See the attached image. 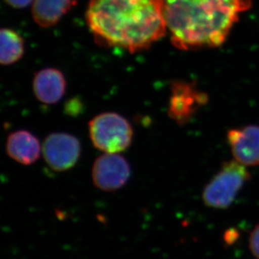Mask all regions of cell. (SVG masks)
Returning a JSON list of instances; mask_svg holds the SVG:
<instances>
[{
  "label": "cell",
  "instance_id": "obj_2",
  "mask_svg": "<svg viewBox=\"0 0 259 259\" xmlns=\"http://www.w3.org/2000/svg\"><path fill=\"white\" fill-rule=\"evenodd\" d=\"M251 0H164L172 44L180 50L218 47L225 41Z\"/></svg>",
  "mask_w": 259,
  "mask_h": 259
},
{
  "label": "cell",
  "instance_id": "obj_11",
  "mask_svg": "<svg viewBox=\"0 0 259 259\" xmlns=\"http://www.w3.org/2000/svg\"><path fill=\"white\" fill-rule=\"evenodd\" d=\"M75 4V0H34L33 19L40 27H51L57 25Z\"/></svg>",
  "mask_w": 259,
  "mask_h": 259
},
{
  "label": "cell",
  "instance_id": "obj_12",
  "mask_svg": "<svg viewBox=\"0 0 259 259\" xmlns=\"http://www.w3.org/2000/svg\"><path fill=\"white\" fill-rule=\"evenodd\" d=\"M0 62L11 65L20 61L25 53V43L20 34L10 28H3L0 31Z\"/></svg>",
  "mask_w": 259,
  "mask_h": 259
},
{
  "label": "cell",
  "instance_id": "obj_14",
  "mask_svg": "<svg viewBox=\"0 0 259 259\" xmlns=\"http://www.w3.org/2000/svg\"><path fill=\"white\" fill-rule=\"evenodd\" d=\"M7 5L15 9H24L29 6L34 0H5Z\"/></svg>",
  "mask_w": 259,
  "mask_h": 259
},
{
  "label": "cell",
  "instance_id": "obj_9",
  "mask_svg": "<svg viewBox=\"0 0 259 259\" xmlns=\"http://www.w3.org/2000/svg\"><path fill=\"white\" fill-rule=\"evenodd\" d=\"M66 82L61 71L45 68L34 75L33 90L37 99L45 104H55L63 98Z\"/></svg>",
  "mask_w": 259,
  "mask_h": 259
},
{
  "label": "cell",
  "instance_id": "obj_1",
  "mask_svg": "<svg viewBox=\"0 0 259 259\" xmlns=\"http://www.w3.org/2000/svg\"><path fill=\"white\" fill-rule=\"evenodd\" d=\"M163 5L164 0H91L87 22L99 44L134 53L166 34Z\"/></svg>",
  "mask_w": 259,
  "mask_h": 259
},
{
  "label": "cell",
  "instance_id": "obj_4",
  "mask_svg": "<svg viewBox=\"0 0 259 259\" xmlns=\"http://www.w3.org/2000/svg\"><path fill=\"white\" fill-rule=\"evenodd\" d=\"M251 176L247 168L236 160L225 162L203 190V202L208 207L226 209L232 205Z\"/></svg>",
  "mask_w": 259,
  "mask_h": 259
},
{
  "label": "cell",
  "instance_id": "obj_5",
  "mask_svg": "<svg viewBox=\"0 0 259 259\" xmlns=\"http://www.w3.org/2000/svg\"><path fill=\"white\" fill-rule=\"evenodd\" d=\"M42 154L48 166L55 171L68 170L76 164L81 155L78 139L66 133H53L42 145Z\"/></svg>",
  "mask_w": 259,
  "mask_h": 259
},
{
  "label": "cell",
  "instance_id": "obj_7",
  "mask_svg": "<svg viewBox=\"0 0 259 259\" xmlns=\"http://www.w3.org/2000/svg\"><path fill=\"white\" fill-rule=\"evenodd\" d=\"M207 101V95L196 90L191 84L175 81L171 86L168 114L179 125L186 124Z\"/></svg>",
  "mask_w": 259,
  "mask_h": 259
},
{
  "label": "cell",
  "instance_id": "obj_13",
  "mask_svg": "<svg viewBox=\"0 0 259 259\" xmlns=\"http://www.w3.org/2000/svg\"><path fill=\"white\" fill-rule=\"evenodd\" d=\"M249 249L259 259V224L255 227L249 237Z\"/></svg>",
  "mask_w": 259,
  "mask_h": 259
},
{
  "label": "cell",
  "instance_id": "obj_8",
  "mask_svg": "<svg viewBox=\"0 0 259 259\" xmlns=\"http://www.w3.org/2000/svg\"><path fill=\"white\" fill-rule=\"evenodd\" d=\"M228 141L236 161L244 166L259 165V126L247 125L229 130Z\"/></svg>",
  "mask_w": 259,
  "mask_h": 259
},
{
  "label": "cell",
  "instance_id": "obj_10",
  "mask_svg": "<svg viewBox=\"0 0 259 259\" xmlns=\"http://www.w3.org/2000/svg\"><path fill=\"white\" fill-rule=\"evenodd\" d=\"M6 151L15 161L30 165L39 159L41 146L33 134L27 130H18L8 136Z\"/></svg>",
  "mask_w": 259,
  "mask_h": 259
},
{
  "label": "cell",
  "instance_id": "obj_3",
  "mask_svg": "<svg viewBox=\"0 0 259 259\" xmlns=\"http://www.w3.org/2000/svg\"><path fill=\"white\" fill-rule=\"evenodd\" d=\"M88 127L94 147L106 154L125 151L132 144V125L118 113H100L91 120Z\"/></svg>",
  "mask_w": 259,
  "mask_h": 259
},
{
  "label": "cell",
  "instance_id": "obj_6",
  "mask_svg": "<svg viewBox=\"0 0 259 259\" xmlns=\"http://www.w3.org/2000/svg\"><path fill=\"white\" fill-rule=\"evenodd\" d=\"M130 176L128 162L117 154H104L98 157L92 169L93 183L103 191L119 190L127 184Z\"/></svg>",
  "mask_w": 259,
  "mask_h": 259
}]
</instances>
